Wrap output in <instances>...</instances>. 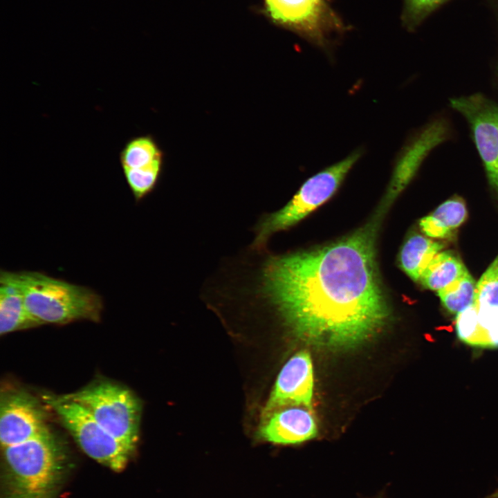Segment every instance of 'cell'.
<instances>
[{"instance_id": "cell-22", "label": "cell", "mask_w": 498, "mask_h": 498, "mask_svg": "<svg viewBox=\"0 0 498 498\" xmlns=\"http://www.w3.org/2000/svg\"><path fill=\"white\" fill-rule=\"evenodd\" d=\"M488 498H498V488L494 492L489 495Z\"/></svg>"}, {"instance_id": "cell-3", "label": "cell", "mask_w": 498, "mask_h": 498, "mask_svg": "<svg viewBox=\"0 0 498 498\" xmlns=\"http://www.w3.org/2000/svg\"><path fill=\"white\" fill-rule=\"evenodd\" d=\"M6 498H53L64 470V453L48 428L21 443L2 448Z\"/></svg>"}, {"instance_id": "cell-13", "label": "cell", "mask_w": 498, "mask_h": 498, "mask_svg": "<svg viewBox=\"0 0 498 498\" xmlns=\"http://www.w3.org/2000/svg\"><path fill=\"white\" fill-rule=\"evenodd\" d=\"M265 418L259 436L268 442L297 444L313 439L317 434L315 418L309 409L290 407L275 411Z\"/></svg>"}, {"instance_id": "cell-12", "label": "cell", "mask_w": 498, "mask_h": 498, "mask_svg": "<svg viewBox=\"0 0 498 498\" xmlns=\"http://www.w3.org/2000/svg\"><path fill=\"white\" fill-rule=\"evenodd\" d=\"M273 19L322 45L331 14L325 0H265Z\"/></svg>"}, {"instance_id": "cell-7", "label": "cell", "mask_w": 498, "mask_h": 498, "mask_svg": "<svg viewBox=\"0 0 498 498\" xmlns=\"http://www.w3.org/2000/svg\"><path fill=\"white\" fill-rule=\"evenodd\" d=\"M455 329L467 344L498 348V256L477 284L474 303L456 315Z\"/></svg>"}, {"instance_id": "cell-20", "label": "cell", "mask_w": 498, "mask_h": 498, "mask_svg": "<svg viewBox=\"0 0 498 498\" xmlns=\"http://www.w3.org/2000/svg\"><path fill=\"white\" fill-rule=\"evenodd\" d=\"M163 169V160L140 168L122 169L127 185L136 201L149 194L159 182Z\"/></svg>"}, {"instance_id": "cell-5", "label": "cell", "mask_w": 498, "mask_h": 498, "mask_svg": "<svg viewBox=\"0 0 498 498\" xmlns=\"http://www.w3.org/2000/svg\"><path fill=\"white\" fill-rule=\"evenodd\" d=\"M62 396L82 405L133 452L138 440L140 405L128 389L111 381L100 380Z\"/></svg>"}, {"instance_id": "cell-2", "label": "cell", "mask_w": 498, "mask_h": 498, "mask_svg": "<svg viewBox=\"0 0 498 498\" xmlns=\"http://www.w3.org/2000/svg\"><path fill=\"white\" fill-rule=\"evenodd\" d=\"M23 294L30 315L39 324L99 320L102 299L93 290L36 271H8Z\"/></svg>"}, {"instance_id": "cell-18", "label": "cell", "mask_w": 498, "mask_h": 498, "mask_svg": "<svg viewBox=\"0 0 498 498\" xmlns=\"http://www.w3.org/2000/svg\"><path fill=\"white\" fill-rule=\"evenodd\" d=\"M122 169L140 168L164 160V154L151 135H142L129 140L119 154Z\"/></svg>"}, {"instance_id": "cell-15", "label": "cell", "mask_w": 498, "mask_h": 498, "mask_svg": "<svg viewBox=\"0 0 498 498\" xmlns=\"http://www.w3.org/2000/svg\"><path fill=\"white\" fill-rule=\"evenodd\" d=\"M467 217L465 204L454 197L440 205L431 214L420 221L422 231L432 238H445L459 227Z\"/></svg>"}, {"instance_id": "cell-11", "label": "cell", "mask_w": 498, "mask_h": 498, "mask_svg": "<svg viewBox=\"0 0 498 498\" xmlns=\"http://www.w3.org/2000/svg\"><path fill=\"white\" fill-rule=\"evenodd\" d=\"M313 370L310 354L301 351L290 358L280 371L264 408V417L286 405L311 407Z\"/></svg>"}, {"instance_id": "cell-6", "label": "cell", "mask_w": 498, "mask_h": 498, "mask_svg": "<svg viewBox=\"0 0 498 498\" xmlns=\"http://www.w3.org/2000/svg\"><path fill=\"white\" fill-rule=\"evenodd\" d=\"M45 398L84 453L115 471L126 466L132 452L82 405L62 396Z\"/></svg>"}, {"instance_id": "cell-21", "label": "cell", "mask_w": 498, "mask_h": 498, "mask_svg": "<svg viewBox=\"0 0 498 498\" xmlns=\"http://www.w3.org/2000/svg\"><path fill=\"white\" fill-rule=\"evenodd\" d=\"M448 0H405L403 19L405 24L412 28L430 12Z\"/></svg>"}, {"instance_id": "cell-9", "label": "cell", "mask_w": 498, "mask_h": 498, "mask_svg": "<svg viewBox=\"0 0 498 498\" xmlns=\"http://www.w3.org/2000/svg\"><path fill=\"white\" fill-rule=\"evenodd\" d=\"M48 428L46 414L38 400L23 391L8 392L1 397L0 441L2 448L21 443Z\"/></svg>"}, {"instance_id": "cell-1", "label": "cell", "mask_w": 498, "mask_h": 498, "mask_svg": "<svg viewBox=\"0 0 498 498\" xmlns=\"http://www.w3.org/2000/svg\"><path fill=\"white\" fill-rule=\"evenodd\" d=\"M377 221L310 250L275 255L248 246L223 261L212 289L218 296L268 304L309 344L354 348L389 316L376 261Z\"/></svg>"}, {"instance_id": "cell-17", "label": "cell", "mask_w": 498, "mask_h": 498, "mask_svg": "<svg viewBox=\"0 0 498 498\" xmlns=\"http://www.w3.org/2000/svg\"><path fill=\"white\" fill-rule=\"evenodd\" d=\"M467 272L463 262L453 252H439L431 260L419 281L425 288L438 292Z\"/></svg>"}, {"instance_id": "cell-8", "label": "cell", "mask_w": 498, "mask_h": 498, "mask_svg": "<svg viewBox=\"0 0 498 498\" xmlns=\"http://www.w3.org/2000/svg\"><path fill=\"white\" fill-rule=\"evenodd\" d=\"M450 105L469 124L489 183L498 192V104L477 93L453 98Z\"/></svg>"}, {"instance_id": "cell-10", "label": "cell", "mask_w": 498, "mask_h": 498, "mask_svg": "<svg viewBox=\"0 0 498 498\" xmlns=\"http://www.w3.org/2000/svg\"><path fill=\"white\" fill-rule=\"evenodd\" d=\"M447 134L445 123L436 120L427 125L403 148L396 159L381 210H385L394 201L414 178L430 151L442 142Z\"/></svg>"}, {"instance_id": "cell-19", "label": "cell", "mask_w": 498, "mask_h": 498, "mask_svg": "<svg viewBox=\"0 0 498 498\" xmlns=\"http://www.w3.org/2000/svg\"><path fill=\"white\" fill-rule=\"evenodd\" d=\"M476 291L477 284L467 272L437 293L445 308L456 315L474 303Z\"/></svg>"}, {"instance_id": "cell-4", "label": "cell", "mask_w": 498, "mask_h": 498, "mask_svg": "<svg viewBox=\"0 0 498 498\" xmlns=\"http://www.w3.org/2000/svg\"><path fill=\"white\" fill-rule=\"evenodd\" d=\"M362 154L361 148L353 151L343 159L308 178L282 209L261 215L252 227L255 237L249 246L256 250L266 248L269 239L274 234L295 225L329 199Z\"/></svg>"}, {"instance_id": "cell-14", "label": "cell", "mask_w": 498, "mask_h": 498, "mask_svg": "<svg viewBox=\"0 0 498 498\" xmlns=\"http://www.w3.org/2000/svg\"><path fill=\"white\" fill-rule=\"evenodd\" d=\"M40 325L29 313L22 293L8 271L0 274V334Z\"/></svg>"}, {"instance_id": "cell-16", "label": "cell", "mask_w": 498, "mask_h": 498, "mask_svg": "<svg viewBox=\"0 0 498 498\" xmlns=\"http://www.w3.org/2000/svg\"><path fill=\"white\" fill-rule=\"evenodd\" d=\"M443 247V243L414 234L401 248L400 266L412 280L418 282L431 260Z\"/></svg>"}]
</instances>
